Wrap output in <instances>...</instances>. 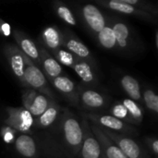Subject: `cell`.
I'll use <instances>...</instances> for the list:
<instances>
[{"instance_id": "obj_1", "label": "cell", "mask_w": 158, "mask_h": 158, "mask_svg": "<svg viewBox=\"0 0 158 158\" xmlns=\"http://www.w3.org/2000/svg\"><path fill=\"white\" fill-rule=\"evenodd\" d=\"M23 57H24V72H23L24 85H27L36 91H39L42 94H46L50 98H53L54 94L49 89V86L47 84V80L45 79L44 73L25 55L23 56Z\"/></svg>"}, {"instance_id": "obj_2", "label": "cell", "mask_w": 158, "mask_h": 158, "mask_svg": "<svg viewBox=\"0 0 158 158\" xmlns=\"http://www.w3.org/2000/svg\"><path fill=\"white\" fill-rule=\"evenodd\" d=\"M8 118L5 120V124L18 131L27 132L30 131L34 120L31 113L24 107H7Z\"/></svg>"}, {"instance_id": "obj_3", "label": "cell", "mask_w": 158, "mask_h": 158, "mask_svg": "<svg viewBox=\"0 0 158 158\" xmlns=\"http://www.w3.org/2000/svg\"><path fill=\"white\" fill-rule=\"evenodd\" d=\"M24 108L28 110L32 117H40L50 106L53 100L44 94L36 93L34 90H29L22 96Z\"/></svg>"}, {"instance_id": "obj_4", "label": "cell", "mask_w": 158, "mask_h": 158, "mask_svg": "<svg viewBox=\"0 0 158 158\" xmlns=\"http://www.w3.org/2000/svg\"><path fill=\"white\" fill-rule=\"evenodd\" d=\"M104 133L120 149V151L124 154V156L127 158H143V152L140 148V146L135 143L133 140L124 137L119 134H116L113 131L106 130L105 128H102L98 126Z\"/></svg>"}, {"instance_id": "obj_5", "label": "cell", "mask_w": 158, "mask_h": 158, "mask_svg": "<svg viewBox=\"0 0 158 158\" xmlns=\"http://www.w3.org/2000/svg\"><path fill=\"white\" fill-rule=\"evenodd\" d=\"M63 131L68 144L74 151H79L83 139L82 129L79 121L71 115L66 116L63 120Z\"/></svg>"}, {"instance_id": "obj_6", "label": "cell", "mask_w": 158, "mask_h": 158, "mask_svg": "<svg viewBox=\"0 0 158 158\" xmlns=\"http://www.w3.org/2000/svg\"><path fill=\"white\" fill-rule=\"evenodd\" d=\"M83 139L81 143V156L82 158H100L101 146L90 130L89 124L86 119L83 120Z\"/></svg>"}, {"instance_id": "obj_7", "label": "cell", "mask_w": 158, "mask_h": 158, "mask_svg": "<svg viewBox=\"0 0 158 158\" xmlns=\"http://www.w3.org/2000/svg\"><path fill=\"white\" fill-rule=\"evenodd\" d=\"M90 130L97 139L101 150L103 149L106 158H127L124 154L120 151V149L104 133V131L94 123L89 125Z\"/></svg>"}, {"instance_id": "obj_8", "label": "cell", "mask_w": 158, "mask_h": 158, "mask_svg": "<svg viewBox=\"0 0 158 158\" xmlns=\"http://www.w3.org/2000/svg\"><path fill=\"white\" fill-rule=\"evenodd\" d=\"M5 56L11 67L12 71L18 79L24 84L23 72H24V54L19 50L17 45L7 44L4 48Z\"/></svg>"}, {"instance_id": "obj_9", "label": "cell", "mask_w": 158, "mask_h": 158, "mask_svg": "<svg viewBox=\"0 0 158 158\" xmlns=\"http://www.w3.org/2000/svg\"><path fill=\"white\" fill-rule=\"evenodd\" d=\"M82 16L89 28L96 33L106 26V19L102 12L92 4L85 5L82 7Z\"/></svg>"}, {"instance_id": "obj_10", "label": "cell", "mask_w": 158, "mask_h": 158, "mask_svg": "<svg viewBox=\"0 0 158 158\" xmlns=\"http://www.w3.org/2000/svg\"><path fill=\"white\" fill-rule=\"evenodd\" d=\"M13 34H14V38L18 44V47L19 48V50L32 62H36L37 64H40L39 50L36 44H34V42L31 40L22 31H19L18 30L14 31Z\"/></svg>"}, {"instance_id": "obj_11", "label": "cell", "mask_w": 158, "mask_h": 158, "mask_svg": "<svg viewBox=\"0 0 158 158\" xmlns=\"http://www.w3.org/2000/svg\"><path fill=\"white\" fill-rule=\"evenodd\" d=\"M97 3L99 5L104 6L105 7H107L109 9H112L114 11L117 12H120V13H124V14H129V15H134V16H138L140 18L143 19H152L153 15L140 10L131 5H128L126 3H124L122 0H110V1H97Z\"/></svg>"}, {"instance_id": "obj_12", "label": "cell", "mask_w": 158, "mask_h": 158, "mask_svg": "<svg viewBox=\"0 0 158 158\" xmlns=\"http://www.w3.org/2000/svg\"><path fill=\"white\" fill-rule=\"evenodd\" d=\"M63 45H65L69 52L74 55L77 58L85 61L89 64L94 62L93 56L88 49V47L82 44L79 39L71 36L63 37Z\"/></svg>"}, {"instance_id": "obj_13", "label": "cell", "mask_w": 158, "mask_h": 158, "mask_svg": "<svg viewBox=\"0 0 158 158\" xmlns=\"http://www.w3.org/2000/svg\"><path fill=\"white\" fill-rule=\"evenodd\" d=\"M39 59L40 64L44 67V69L49 79H54L61 76L63 72L60 64L44 48L39 50Z\"/></svg>"}, {"instance_id": "obj_14", "label": "cell", "mask_w": 158, "mask_h": 158, "mask_svg": "<svg viewBox=\"0 0 158 158\" xmlns=\"http://www.w3.org/2000/svg\"><path fill=\"white\" fill-rule=\"evenodd\" d=\"M97 126L100 125V127L105 128L106 130H109L111 131H128L129 127L124 123V121H121L112 116H99L94 114H89L87 116Z\"/></svg>"}, {"instance_id": "obj_15", "label": "cell", "mask_w": 158, "mask_h": 158, "mask_svg": "<svg viewBox=\"0 0 158 158\" xmlns=\"http://www.w3.org/2000/svg\"><path fill=\"white\" fill-rule=\"evenodd\" d=\"M43 40L45 45L54 53L63 45V35L56 27H47L43 31Z\"/></svg>"}, {"instance_id": "obj_16", "label": "cell", "mask_w": 158, "mask_h": 158, "mask_svg": "<svg viewBox=\"0 0 158 158\" xmlns=\"http://www.w3.org/2000/svg\"><path fill=\"white\" fill-rule=\"evenodd\" d=\"M55 88L61 94L70 98L71 100L76 99V89L74 82L66 76H58L54 79H49Z\"/></svg>"}, {"instance_id": "obj_17", "label": "cell", "mask_w": 158, "mask_h": 158, "mask_svg": "<svg viewBox=\"0 0 158 158\" xmlns=\"http://www.w3.org/2000/svg\"><path fill=\"white\" fill-rule=\"evenodd\" d=\"M17 151L25 157H32L36 153V146L34 140L28 135H20L17 138L16 142Z\"/></svg>"}, {"instance_id": "obj_18", "label": "cell", "mask_w": 158, "mask_h": 158, "mask_svg": "<svg viewBox=\"0 0 158 158\" xmlns=\"http://www.w3.org/2000/svg\"><path fill=\"white\" fill-rule=\"evenodd\" d=\"M81 99L82 104L88 108L98 109L106 105V100L104 96L92 90L82 91L81 94Z\"/></svg>"}, {"instance_id": "obj_19", "label": "cell", "mask_w": 158, "mask_h": 158, "mask_svg": "<svg viewBox=\"0 0 158 158\" xmlns=\"http://www.w3.org/2000/svg\"><path fill=\"white\" fill-rule=\"evenodd\" d=\"M120 85L131 100H133L134 102L141 100L142 95L140 85L136 79H134L131 76L126 75L120 80Z\"/></svg>"}, {"instance_id": "obj_20", "label": "cell", "mask_w": 158, "mask_h": 158, "mask_svg": "<svg viewBox=\"0 0 158 158\" xmlns=\"http://www.w3.org/2000/svg\"><path fill=\"white\" fill-rule=\"evenodd\" d=\"M72 69L75 70V72L82 80L83 82L88 84H93L95 82V75L89 63L79 59Z\"/></svg>"}, {"instance_id": "obj_21", "label": "cell", "mask_w": 158, "mask_h": 158, "mask_svg": "<svg viewBox=\"0 0 158 158\" xmlns=\"http://www.w3.org/2000/svg\"><path fill=\"white\" fill-rule=\"evenodd\" d=\"M116 37L117 45L120 48L128 47V39L130 37V29L123 21H116L111 26Z\"/></svg>"}, {"instance_id": "obj_22", "label": "cell", "mask_w": 158, "mask_h": 158, "mask_svg": "<svg viewBox=\"0 0 158 158\" xmlns=\"http://www.w3.org/2000/svg\"><path fill=\"white\" fill-rule=\"evenodd\" d=\"M59 111V106L53 101L50 106L47 107V109L37 118L36 125L40 128H47L49 127L56 118L57 114Z\"/></svg>"}, {"instance_id": "obj_23", "label": "cell", "mask_w": 158, "mask_h": 158, "mask_svg": "<svg viewBox=\"0 0 158 158\" xmlns=\"http://www.w3.org/2000/svg\"><path fill=\"white\" fill-rule=\"evenodd\" d=\"M97 39L100 44L106 49H113L117 46L116 37L110 25H106L97 33Z\"/></svg>"}, {"instance_id": "obj_24", "label": "cell", "mask_w": 158, "mask_h": 158, "mask_svg": "<svg viewBox=\"0 0 158 158\" xmlns=\"http://www.w3.org/2000/svg\"><path fill=\"white\" fill-rule=\"evenodd\" d=\"M55 56L56 57V61L60 62L62 65L73 68L74 65L78 62L79 58H77L74 55H72L70 52L64 50V49H58L55 52Z\"/></svg>"}, {"instance_id": "obj_25", "label": "cell", "mask_w": 158, "mask_h": 158, "mask_svg": "<svg viewBox=\"0 0 158 158\" xmlns=\"http://www.w3.org/2000/svg\"><path fill=\"white\" fill-rule=\"evenodd\" d=\"M122 105L126 107V109L128 110V112L130 113V115L132 117V118L135 120L136 123L142 122L143 114L141 107L136 104V102H134L131 99H125L122 102Z\"/></svg>"}, {"instance_id": "obj_26", "label": "cell", "mask_w": 158, "mask_h": 158, "mask_svg": "<svg viewBox=\"0 0 158 158\" xmlns=\"http://www.w3.org/2000/svg\"><path fill=\"white\" fill-rule=\"evenodd\" d=\"M111 114L112 117L123 121H128L130 123H136L135 120L132 118V117L130 115V113L128 112V110L126 109V107L122 105V103H118L116 104L112 108H111Z\"/></svg>"}, {"instance_id": "obj_27", "label": "cell", "mask_w": 158, "mask_h": 158, "mask_svg": "<svg viewBox=\"0 0 158 158\" xmlns=\"http://www.w3.org/2000/svg\"><path fill=\"white\" fill-rule=\"evenodd\" d=\"M122 1L128 5H131V6H134L140 10L145 11L151 15L156 16L157 14V8L154 5H152L148 2L141 1V0H122Z\"/></svg>"}, {"instance_id": "obj_28", "label": "cell", "mask_w": 158, "mask_h": 158, "mask_svg": "<svg viewBox=\"0 0 158 158\" xmlns=\"http://www.w3.org/2000/svg\"><path fill=\"white\" fill-rule=\"evenodd\" d=\"M143 99L146 106L154 111L155 113L158 112V96L152 90H146L143 94Z\"/></svg>"}, {"instance_id": "obj_29", "label": "cell", "mask_w": 158, "mask_h": 158, "mask_svg": "<svg viewBox=\"0 0 158 158\" xmlns=\"http://www.w3.org/2000/svg\"><path fill=\"white\" fill-rule=\"evenodd\" d=\"M56 13L58 15V17L63 19L66 23L69 24V25H76V20L75 18L72 14V12L64 5H59L58 6H56Z\"/></svg>"}, {"instance_id": "obj_30", "label": "cell", "mask_w": 158, "mask_h": 158, "mask_svg": "<svg viewBox=\"0 0 158 158\" xmlns=\"http://www.w3.org/2000/svg\"><path fill=\"white\" fill-rule=\"evenodd\" d=\"M15 133H16V131L7 126L1 129V137L3 138L4 142L6 143H11L14 142Z\"/></svg>"}, {"instance_id": "obj_31", "label": "cell", "mask_w": 158, "mask_h": 158, "mask_svg": "<svg viewBox=\"0 0 158 158\" xmlns=\"http://www.w3.org/2000/svg\"><path fill=\"white\" fill-rule=\"evenodd\" d=\"M0 34L4 36H9L11 34L10 25L1 19H0Z\"/></svg>"}, {"instance_id": "obj_32", "label": "cell", "mask_w": 158, "mask_h": 158, "mask_svg": "<svg viewBox=\"0 0 158 158\" xmlns=\"http://www.w3.org/2000/svg\"><path fill=\"white\" fill-rule=\"evenodd\" d=\"M152 149L155 153L156 156H157L158 154V141L157 140H154L152 142Z\"/></svg>"}, {"instance_id": "obj_33", "label": "cell", "mask_w": 158, "mask_h": 158, "mask_svg": "<svg viewBox=\"0 0 158 158\" xmlns=\"http://www.w3.org/2000/svg\"><path fill=\"white\" fill-rule=\"evenodd\" d=\"M156 47H158V32L156 31Z\"/></svg>"}]
</instances>
